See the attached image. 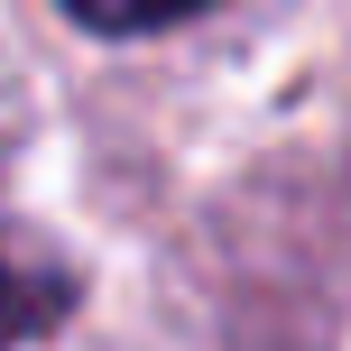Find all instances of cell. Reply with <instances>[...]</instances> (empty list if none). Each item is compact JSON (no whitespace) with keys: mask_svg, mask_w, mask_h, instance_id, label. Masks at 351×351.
<instances>
[{"mask_svg":"<svg viewBox=\"0 0 351 351\" xmlns=\"http://www.w3.org/2000/svg\"><path fill=\"white\" fill-rule=\"evenodd\" d=\"M65 305H74V278H65L56 259H37L28 241H10V231H0V351L56 333V324H65Z\"/></svg>","mask_w":351,"mask_h":351,"instance_id":"6da1fadb","label":"cell"},{"mask_svg":"<svg viewBox=\"0 0 351 351\" xmlns=\"http://www.w3.org/2000/svg\"><path fill=\"white\" fill-rule=\"evenodd\" d=\"M84 28H111V37H139V28H176V19H194L204 0H65Z\"/></svg>","mask_w":351,"mask_h":351,"instance_id":"7a4b0ae2","label":"cell"}]
</instances>
